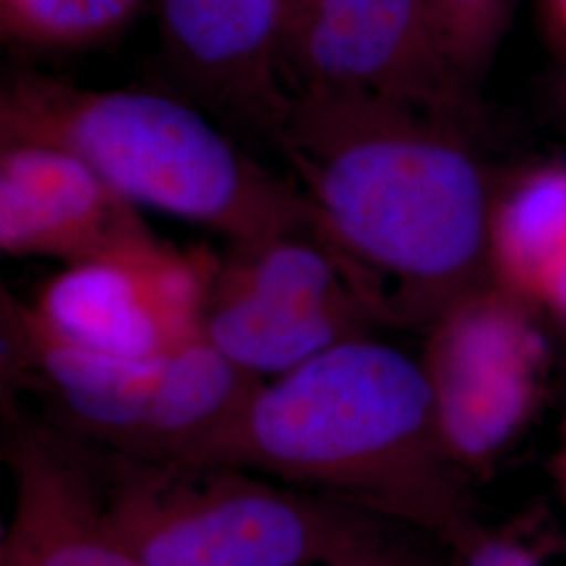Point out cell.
<instances>
[{
  "label": "cell",
  "mask_w": 566,
  "mask_h": 566,
  "mask_svg": "<svg viewBox=\"0 0 566 566\" xmlns=\"http://www.w3.org/2000/svg\"><path fill=\"white\" fill-rule=\"evenodd\" d=\"M474 133L367 95H290L271 143L378 322L432 325L489 282L500 181Z\"/></svg>",
  "instance_id": "6da1fadb"
},
{
  "label": "cell",
  "mask_w": 566,
  "mask_h": 566,
  "mask_svg": "<svg viewBox=\"0 0 566 566\" xmlns=\"http://www.w3.org/2000/svg\"><path fill=\"white\" fill-rule=\"evenodd\" d=\"M196 462L403 518L451 544L470 528L422 359L369 334L263 380Z\"/></svg>",
  "instance_id": "7a4b0ae2"
},
{
  "label": "cell",
  "mask_w": 566,
  "mask_h": 566,
  "mask_svg": "<svg viewBox=\"0 0 566 566\" xmlns=\"http://www.w3.org/2000/svg\"><path fill=\"white\" fill-rule=\"evenodd\" d=\"M0 142L67 149L137 208L200 224L229 242L308 235L336 256L296 181L250 158L179 93L86 88L28 65L11 67L0 88Z\"/></svg>",
  "instance_id": "3957f363"
},
{
  "label": "cell",
  "mask_w": 566,
  "mask_h": 566,
  "mask_svg": "<svg viewBox=\"0 0 566 566\" xmlns=\"http://www.w3.org/2000/svg\"><path fill=\"white\" fill-rule=\"evenodd\" d=\"M86 449L107 516L145 566H399L357 507L235 465Z\"/></svg>",
  "instance_id": "277c9868"
},
{
  "label": "cell",
  "mask_w": 566,
  "mask_h": 566,
  "mask_svg": "<svg viewBox=\"0 0 566 566\" xmlns=\"http://www.w3.org/2000/svg\"><path fill=\"white\" fill-rule=\"evenodd\" d=\"M2 395H32L51 424L135 460H200L263 380L206 338L151 359L65 343L32 306L2 290Z\"/></svg>",
  "instance_id": "5b68a950"
},
{
  "label": "cell",
  "mask_w": 566,
  "mask_h": 566,
  "mask_svg": "<svg viewBox=\"0 0 566 566\" xmlns=\"http://www.w3.org/2000/svg\"><path fill=\"white\" fill-rule=\"evenodd\" d=\"M277 65L287 95H367L472 130L481 118L426 0H283Z\"/></svg>",
  "instance_id": "8992f818"
},
{
  "label": "cell",
  "mask_w": 566,
  "mask_h": 566,
  "mask_svg": "<svg viewBox=\"0 0 566 566\" xmlns=\"http://www.w3.org/2000/svg\"><path fill=\"white\" fill-rule=\"evenodd\" d=\"M229 243L214 256L203 338L243 371L277 378L378 322L315 238Z\"/></svg>",
  "instance_id": "52a82bcc"
},
{
  "label": "cell",
  "mask_w": 566,
  "mask_h": 566,
  "mask_svg": "<svg viewBox=\"0 0 566 566\" xmlns=\"http://www.w3.org/2000/svg\"><path fill=\"white\" fill-rule=\"evenodd\" d=\"M533 311L489 280L428 325L422 365L439 437L455 468L491 464L531 420L547 367Z\"/></svg>",
  "instance_id": "ba28073f"
},
{
  "label": "cell",
  "mask_w": 566,
  "mask_h": 566,
  "mask_svg": "<svg viewBox=\"0 0 566 566\" xmlns=\"http://www.w3.org/2000/svg\"><path fill=\"white\" fill-rule=\"evenodd\" d=\"M212 252L156 250L65 264L30 303L46 329L93 353L151 359L203 338Z\"/></svg>",
  "instance_id": "9c48e42d"
},
{
  "label": "cell",
  "mask_w": 566,
  "mask_h": 566,
  "mask_svg": "<svg viewBox=\"0 0 566 566\" xmlns=\"http://www.w3.org/2000/svg\"><path fill=\"white\" fill-rule=\"evenodd\" d=\"M2 462L13 504L0 566H145L107 516L81 439L0 395Z\"/></svg>",
  "instance_id": "30bf717a"
},
{
  "label": "cell",
  "mask_w": 566,
  "mask_h": 566,
  "mask_svg": "<svg viewBox=\"0 0 566 566\" xmlns=\"http://www.w3.org/2000/svg\"><path fill=\"white\" fill-rule=\"evenodd\" d=\"M0 143L4 256L78 264L142 254L166 243L135 203L72 151L46 143Z\"/></svg>",
  "instance_id": "8fae6325"
},
{
  "label": "cell",
  "mask_w": 566,
  "mask_h": 566,
  "mask_svg": "<svg viewBox=\"0 0 566 566\" xmlns=\"http://www.w3.org/2000/svg\"><path fill=\"white\" fill-rule=\"evenodd\" d=\"M163 63L185 99L271 142L290 95L277 44L283 0H156Z\"/></svg>",
  "instance_id": "7c38bea8"
},
{
  "label": "cell",
  "mask_w": 566,
  "mask_h": 566,
  "mask_svg": "<svg viewBox=\"0 0 566 566\" xmlns=\"http://www.w3.org/2000/svg\"><path fill=\"white\" fill-rule=\"evenodd\" d=\"M489 280L539 306L566 263V164H533L497 182L489 221Z\"/></svg>",
  "instance_id": "4fadbf2b"
},
{
  "label": "cell",
  "mask_w": 566,
  "mask_h": 566,
  "mask_svg": "<svg viewBox=\"0 0 566 566\" xmlns=\"http://www.w3.org/2000/svg\"><path fill=\"white\" fill-rule=\"evenodd\" d=\"M147 0H0L2 42L21 53H84L120 39Z\"/></svg>",
  "instance_id": "5bb4252c"
},
{
  "label": "cell",
  "mask_w": 566,
  "mask_h": 566,
  "mask_svg": "<svg viewBox=\"0 0 566 566\" xmlns=\"http://www.w3.org/2000/svg\"><path fill=\"white\" fill-rule=\"evenodd\" d=\"M447 55L468 86L483 81L506 34L512 0H426Z\"/></svg>",
  "instance_id": "9a60e30c"
},
{
  "label": "cell",
  "mask_w": 566,
  "mask_h": 566,
  "mask_svg": "<svg viewBox=\"0 0 566 566\" xmlns=\"http://www.w3.org/2000/svg\"><path fill=\"white\" fill-rule=\"evenodd\" d=\"M458 566H544L531 547L507 537L479 533L472 526L453 544Z\"/></svg>",
  "instance_id": "2e32d148"
},
{
  "label": "cell",
  "mask_w": 566,
  "mask_h": 566,
  "mask_svg": "<svg viewBox=\"0 0 566 566\" xmlns=\"http://www.w3.org/2000/svg\"><path fill=\"white\" fill-rule=\"evenodd\" d=\"M539 306L566 322V263L558 269V273L552 277V282L547 283Z\"/></svg>",
  "instance_id": "e0dca14e"
},
{
  "label": "cell",
  "mask_w": 566,
  "mask_h": 566,
  "mask_svg": "<svg viewBox=\"0 0 566 566\" xmlns=\"http://www.w3.org/2000/svg\"><path fill=\"white\" fill-rule=\"evenodd\" d=\"M547 2H549L552 18H554L556 25L560 28V32L566 39V0H547Z\"/></svg>",
  "instance_id": "ac0fdd59"
},
{
  "label": "cell",
  "mask_w": 566,
  "mask_h": 566,
  "mask_svg": "<svg viewBox=\"0 0 566 566\" xmlns=\"http://www.w3.org/2000/svg\"><path fill=\"white\" fill-rule=\"evenodd\" d=\"M560 483H563V486H565V495H566V446L565 449H563V455H560Z\"/></svg>",
  "instance_id": "d6986e66"
}]
</instances>
